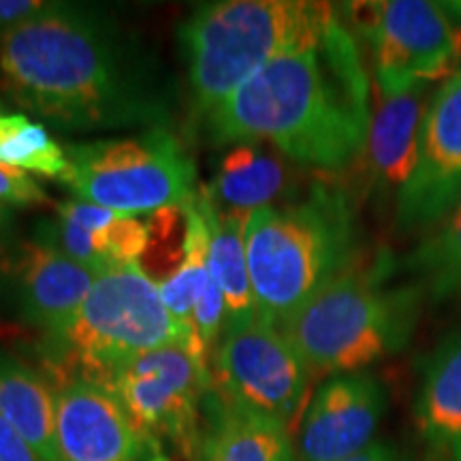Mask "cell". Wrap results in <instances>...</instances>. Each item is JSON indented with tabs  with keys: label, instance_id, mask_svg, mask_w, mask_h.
<instances>
[{
	"label": "cell",
	"instance_id": "obj_1",
	"mask_svg": "<svg viewBox=\"0 0 461 461\" xmlns=\"http://www.w3.org/2000/svg\"><path fill=\"white\" fill-rule=\"evenodd\" d=\"M0 82L60 132L167 129L169 103L146 51L96 7L51 3L0 32Z\"/></svg>",
	"mask_w": 461,
	"mask_h": 461
},
{
	"label": "cell",
	"instance_id": "obj_2",
	"mask_svg": "<svg viewBox=\"0 0 461 461\" xmlns=\"http://www.w3.org/2000/svg\"><path fill=\"white\" fill-rule=\"evenodd\" d=\"M203 120L216 146L269 143L322 173L357 163L370 135V77L339 11L319 37L267 62Z\"/></svg>",
	"mask_w": 461,
	"mask_h": 461
},
{
	"label": "cell",
	"instance_id": "obj_3",
	"mask_svg": "<svg viewBox=\"0 0 461 461\" xmlns=\"http://www.w3.org/2000/svg\"><path fill=\"white\" fill-rule=\"evenodd\" d=\"M244 248L257 321L282 330L363 261L353 197L336 184L312 182L286 203L250 212Z\"/></svg>",
	"mask_w": 461,
	"mask_h": 461
},
{
	"label": "cell",
	"instance_id": "obj_4",
	"mask_svg": "<svg viewBox=\"0 0 461 461\" xmlns=\"http://www.w3.org/2000/svg\"><path fill=\"white\" fill-rule=\"evenodd\" d=\"M400 263L389 252L363 258L282 327L312 374L363 372L402 353L417 331L428 302L411 278L397 280Z\"/></svg>",
	"mask_w": 461,
	"mask_h": 461
},
{
	"label": "cell",
	"instance_id": "obj_5",
	"mask_svg": "<svg viewBox=\"0 0 461 461\" xmlns=\"http://www.w3.org/2000/svg\"><path fill=\"white\" fill-rule=\"evenodd\" d=\"M197 336L193 322L173 319L157 282L132 261L96 276L73 319L43 333L39 353L65 383L90 380L107 387L115 372L137 357Z\"/></svg>",
	"mask_w": 461,
	"mask_h": 461
},
{
	"label": "cell",
	"instance_id": "obj_6",
	"mask_svg": "<svg viewBox=\"0 0 461 461\" xmlns=\"http://www.w3.org/2000/svg\"><path fill=\"white\" fill-rule=\"evenodd\" d=\"M336 14L333 5L305 0L201 5L180 26L194 112L205 118L267 62L319 37Z\"/></svg>",
	"mask_w": 461,
	"mask_h": 461
},
{
	"label": "cell",
	"instance_id": "obj_7",
	"mask_svg": "<svg viewBox=\"0 0 461 461\" xmlns=\"http://www.w3.org/2000/svg\"><path fill=\"white\" fill-rule=\"evenodd\" d=\"M67 169L58 180L77 201L120 216H154L193 203L197 169L169 129L120 140L68 143Z\"/></svg>",
	"mask_w": 461,
	"mask_h": 461
},
{
	"label": "cell",
	"instance_id": "obj_8",
	"mask_svg": "<svg viewBox=\"0 0 461 461\" xmlns=\"http://www.w3.org/2000/svg\"><path fill=\"white\" fill-rule=\"evenodd\" d=\"M207 353L199 336L167 344L126 363L109 380L132 425L157 451L169 445L188 461L203 457L207 411L216 393Z\"/></svg>",
	"mask_w": 461,
	"mask_h": 461
},
{
	"label": "cell",
	"instance_id": "obj_9",
	"mask_svg": "<svg viewBox=\"0 0 461 461\" xmlns=\"http://www.w3.org/2000/svg\"><path fill=\"white\" fill-rule=\"evenodd\" d=\"M367 43L378 95H400L461 68V28L442 3L376 0L344 5Z\"/></svg>",
	"mask_w": 461,
	"mask_h": 461
},
{
	"label": "cell",
	"instance_id": "obj_10",
	"mask_svg": "<svg viewBox=\"0 0 461 461\" xmlns=\"http://www.w3.org/2000/svg\"><path fill=\"white\" fill-rule=\"evenodd\" d=\"M312 376L291 339L258 321L218 342L214 383L222 400L288 431L303 417Z\"/></svg>",
	"mask_w": 461,
	"mask_h": 461
},
{
	"label": "cell",
	"instance_id": "obj_11",
	"mask_svg": "<svg viewBox=\"0 0 461 461\" xmlns=\"http://www.w3.org/2000/svg\"><path fill=\"white\" fill-rule=\"evenodd\" d=\"M461 201V68L429 96L411 180L395 197V229L425 235Z\"/></svg>",
	"mask_w": 461,
	"mask_h": 461
},
{
	"label": "cell",
	"instance_id": "obj_12",
	"mask_svg": "<svg viewBox=\"0 0 461 461\" xmlns=\"http://www.w3.org/2000/svg\"><path fill=\"white\" fill-rule=\"evenodd\" d=\"M384 412L387 389L363 370L325 378L310 395L297 429L302 461H342L374 442Z\"/></svg>",
	"mask_w": 461,
	"mask_h": 461
},
{
	"label": "cell",
	"instance_id": "obj_13",
	"mask_svg": "<svg viewBox=\"0 0 461 461\" xmlns=\"http://www.w3.org/2000/svg\"><path fill=\"white\" fill-rule=\"evenodd\" d=\"M56 447L60 461H149L163 453L132 425L113 391L90 380L56 389Z\"/></svg>",
	"mask_w": 461,
	"mask_h": 461
},
{
	"label": "cell",
	"instance_id": "obj_14",
	"mask_svg": "<svg viewBox=\"0 0 461 461\" xmlns=\"http://www.w3.org/2000/svg\"><path fill=\"white\" fill-rule=\"evenodd\" d=\"M32 240L103 274L115 265L140 261L148 248L149 230L148 222L140 218L120 216L105 207L73 199L58 205L54 218L39 222Z\"/></svg>",
	"mask_w": 461,
	"mask_h": 461
},
{
	"label": "cell",
	"instance_id": "obj_15",
	"mask_svg": "<svg viewBox=\"0 0 461 461\" xmlns=\"http://www.w3.org/2000/svg\"><path fill=\"white\" fill-rule=\"evenodd\" d=\"M11 265L20 316L41 336L73 319L99 276L34 240L17 248Z\"/></svg>",
	"mask_w": 461,
	"mask_h": 461
},
{
	"label": "cell",
	"instance_id": "obj_16",
	"mask_svg": "<svg viewBox=\"0 0 461 461\" xmlns=\"http://www.w3.org/2000/svg\"><path fill=\"white\" fill-rule=\"evenodd\" d=\"M414 428L425 461H461V325L448 330L420 361Z\"/></svg>",
	"mask_w": 461,
	"mask_h": 461
},
{
	"label": "cell",
	"instance_id": "obj_17",
	"mask_svg": "<svg viewBox=\"0 0 461 461\" xmlns=\"http://www.w3.org/2000/svg\"><path fill=\"white\" fill-rule=\"evenodd\" d=\"M428 86H417L400 95H378L367 135V158L374 182L384 193H397L411 180L419 157V137L429 103Z\"/></svg>",
	"mask_w": 461,
	"mask_h": 461
},
{
	"label": "cell",
	"instance_id": "obj_18",
	"mask_svg": "<svg viewBox=\"0 0 461 461\" xmlns=\"http://www.w3.org/2000/svg\"><path fill=\"white\" fill-rule=\"evenodd\" d=\"M297 182L285 157L263 143H235L218 163L216 176L203 186L205 197L218 212L250 214L261 207L295 199Z\"/></svg>",
	"mask_w": 461,
	"mask_h": 461
},
{
	"label": "cell",
	"instance_id": "obj_19",
	"mask_svg": "<svg viewBox=\"0 0 461 461\" xmlns=\"http://www.w3.org/2000/svg\"><path fill=\"white\" fill-rule=\"evenodd\" d=\"M197 205L210 227V274L218 282L224 299L222 336L241 331L257 322L255 297L248 274L244 227L248 214L218 212L199 188Z\"/></svg>",
	"mask_w": 461,
	"mask_h": 461
},
{
	"label": "cell",
	"instance_id": "obj_20",
	"mask_svg": "<svg viewBox=\"0 0 461 461\" xmlns=\"http://www.w3.org/2000/svg\"><path fill=\"white\" fill-rule=\"evenodd\" d=\"M201 461H299V455L286 428L230 406L216 389Z\"/></svg>",
	"mask_w": 461,
	"mask_h": 461
},
{
	"label": "cell",
	"instance_id": "obj_21",
	"mask_svg": "<svg viewBox=\"0 0 461 461\" xmlns=\"http://www.w3.org/2000/svg\"><path fill=\"white\" fill-rule=\"evenodd\" d=\"M0 414L37 451L60 461L56 447V391L41 372L0 348Z\"/></svg>",
	"mask_w": 461,
	"mask_h": 461
},
{
	"label": "cell",
	"instance_id": "obj_22",
	"mask_svg": "<svg viewBox=\"0 0 461 461\" xmlns=\"http://www.w3.org/2000/svg\"><path fill=\"white\" fill-rule=\"evenodd\" d=\"M400 272L423 288L428 302L461 299V201L445 221L420 235L400 261Z\"/></svg>",
	"mask_w": 461,
	"mask_h": 461
},
{
	"label": "cell",
	"instance_id": "obj_23",
	"mask_svg": "<svg viewBox=\"0 0 461 461\" xmlns=\"http://www.w3.org/2000/svg\"><path fill=\"white\" fill-rule=\"evenodd\" d=\"M186 212V241L184 258L173 272L158 285L160 299L169 314L180 322H193L194 305L210 282V227L201 214L197 197L184 205Z\"/></svg>",
	"mask_w": 461,
	"mask_h": 461
},
{
	"label": "cell",
	"instance_id": "obj_24",
	"mask_svg": "<svg viewBox=\"0 0 461 461\" xmlns=\"http://www.w3.org/2000/svg\"><path fill=\"white\" fill-rule=\"evenodd\" d=\"M0 163L58 180L67 169V154L43 124L32 122L24 113H3Z\"/></svg>",
	"mask_w": 461,
	"mask_h": 461
},
{
	"label": "cell",
	"instance_id": "obj_25",
	"mask_svg": "<svg viewBox=\"0 0 461 461\" xmlns=\"http://www.w3.org/2000/svg\"><path fill=\"white\" fill-rule=\"evenodd\" d=\"M48 193L31 173L0 163V205L34 207L48 203Z\"/></svg>",
	"mask_w": 461,
	"mask_h": 461
},
{
	"label": "cell",
	"instance_id": "obj_26",
	"mask_svg": "<svg viewBox=\"0 0 461 461\" xmlns=\"http://www.w3.org/2000/svg\"><path fill=\"white\" fill-rule=\"evenodd\" d=\"M51 3L43 0H0V32L24 24L39 14H43Z\"/></svg>",
	"mask_w": 461,
	"mask_h": 461
},
{
	"label": "cell",
	"instance_id": "obj_27",
	"mask_svg": "<svg viewBox=\"0 0 461 461\" xmlns=\"http://www.w3.org/2000/svg\"><path fill=\"white\" fill-rule=\"evenodd\" d=\"M0 461H41L37 451L0 414Z\"/></svg>",
	"mask_w": 461,
	"mask_h": 461
},
{
	"label": "cell",
	"instance_id": "obj_28",
	"mask_svg": "<svg viewBox=\"0 0 461 461\" xmlns=\"http://www.w3.org/2000/svg\"><path fill=\"white\" fill-rule=\"evenodd\" d=\"M342 461H402V455L397 451L393 442L387 440H374L370 447L363 448L361 453Z\"/></svg>",
	"mask_w": 461,
	"mask_h": 461
},
{
	"label": "cell",
	"instance_id": "obj_29",
	"mask_svg": "<svg viewBox=\"0 0 461 461\" xmlns=\"http://www.w3.org/2000/svg\"><path fill=\"white\" fill-rule=\"evenodd\" d=\"M15 233V218L11 207L0 205V248L7 246L11 240H14Z\"/></svg>",
	"mask_w": 461,
	"mask_h": 461
},
{
	"label": "cell",
	"instance_id": "obj_30",
	"mask_svg": "<svg viewBox=\"0 0 461 461\" xmlns=\"http://www.w3.org/2000/svg\"><path fill=\"white\" fill-rule=\"evenodd\" d=\"M442 7L448 11V15H451L461 28V0H448V3H442Z\"/></svg>",
	"mask_w": 461,
	"mask_h": 461
},
{
	"label": "cell",
	"instance_id": "obj_31",
	"mask_svg": "<svg viewBox=\"0 0 461 461\" xmlns=\"http://www.w3.org/2000/svg\"><path fill=\"white\" fill-rule=\"evenodd\" d=\"M149 461H173V459L167 453H158V455H154V457Z\"/></svg>",
	"mask_w": 461,
	"mask_h": 461
},
{
	"label": "cell",
	"instance_id": "obj_32",
	"mask_svg": "<svg viewBox=\"0 0 461 461\" xmlns=\"http://www.w3.org/2000/svg\"><path fill=\"white\" fill-rule=\"evenodd\" d=\"M5 112H3V103H0V115H3Z\"/></svg>",
	"mask_w": 461,
	"mask_h": 461
}]
</instances>
